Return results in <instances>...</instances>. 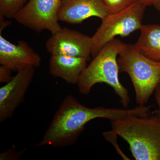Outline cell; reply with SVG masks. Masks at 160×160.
<instances>
[{"label":"cell","mask_w":160,"mask_h":160,"mask_svg":"<svg viewBox=\"0 0 160 160\" xmlns=\"http://www.w3.org/2000/svg\"><path fill=\"white\" fill-rule=\"evenodd\" d=\"M141 34L135 46L150 59L160 62V25H142Z\"/></svg>","instance_id":"cell-12"},{"label":"cell","mask_w":160,"mask_h":160,"mask_svg":"<svg viewBox=\"0 0 160 160\" xmlns=\"http://www.w3.org/2000/svg\"><path fill=\"white\" fill-rule=\"evenodd\" d=\"M11 22H10L9 21H5L4 22L2 19H1V28H0V32H2L4 28L6 26H8V25H9V24Z\"/></svg>","instance_id":"cell-19"},{"label":"cell","mask_w":160,"mask_h":160,"mask_svg":"<svg viewBox=\"0 0 160 160\" xmlns=\"http://www.w3.org/2000/svg\"><path fill=\"white\" fill-rule=\"evenodd\" d=\"M12 70L4 65L0 66V82L7 83L11 80L13 77L12 76Z\"/></svg>","instance_id":"cell-16"},{"label":"cell","mask_w":160,"mask_h":160,"mask_svg":"<svg viewBox=\"0 0 160 160\" xmlns=\"http://www.w3.org/2000/svg\"><path fill=\"white\" fill-rule=\"evenodd\" d=\"M107 14L102 0H62L58 17L59 21L77 24L92 17L102 20Z\"/></svg>","instance_id":"cell-10"},{"label":"cell","mask_w":160,"mask_h":160,"mask_svg":"<svg viewBox=\"0 0 160 160\" xmlns=\"http://www.w3.org/2000/svg\"><path fill=\"white\" fill-rule=\"evenodd\" d=\"M147 7L152 6L157 10L160 12V0H140Z\"/></svg>","instance_id":"cell-17"},{"label":"cell","mask_w":160,"mask_h":160,"mask_svg":"<svg viewBox=\"0 0 160 160\" xmlns=\"http://www.w3.org/2000/svg\"><path fill=\"white\" fill-rule=\"evenodd\" d=\"M113 131L128 143L136 160H160V118L130 115L111 121Z\"/></svg>","instance_id":"cell-3"},{"label":"cell","mask_w":160,"mask_h":160,"mask_svg":"<svg viewBox=\"0 0 160 160\" xmlns=\"http://www.w3.org/2000/svg\"><path fill=\"white\" fill-rule=\"evenodd\" d=\"M88 60L85 58L63 55H51L49 63L50 74L66 83L78 85L80 77L86 68Z\"/></svg>","instance_id":"cell-11"},{"label":"cell","mask_w":160,"mask_h":160,"mask_svg":"<svg viewBox=\"0 0 160 160\" xmlns=\"http://www.w3.org/2000/svg\"><path fill=\"white\" fill-rule=\"evenodd\" d=\"M0 33V64L12 71L18 72L32 67L38 68L42 58L29 44L24 41L18 44L10 42Z\"/></svg>","instance_id":"cell-9"},{"label":"cell","mask_w":160,"mask_h":160,"mask_svg":"<svg viewBox=\"0 0 160 160\" xmlns=\"http://www.w3.org/2000/svg\"><path fill=\"white\" fill-rule=\"evenodd\" d=\"M36 68L30 67L18 72L0 88V122L11 118L24 102L25 95L34 77Z\"/></svg>","instance_id":"cell-7"},{"label":"cell","mask_w":160,"mask_h":160,"mask_svg":"<svg viewBox=\"0 0 160 160\" xmlns=\"http://www.w3.org/2000/svg\"><path fill=\"white\" fill-rule=\"evenodd\" d=\"M125 43L116 38L103 46L80 77L78 84L81 94H89L93 86L98 83H105L111 86L127 108L130 102L127 89L120 82L118 58Z\"/></svg>","instance_id":"cell-2"},{"label":"cell","mask_w":160,"mask_h":160,"mask_svg":"<svg viewBox=\"0 0 160 160\" xmlns=\"http://www.w3.org/2000/svg\"><path fill=\"white\" fill-rule=\"evenodd\" d=\"M151 107L138 106L131 109L102 106L89 108L81 104L73 96L68 95L62 101L42 138L35 146L63 148L72 146L84 130L85 126L92 120L100 118L113 121L130 115L145 117Z\"/></svg>","instance_id":"cell-1"},{"label":"cell","mask_w":160,"mask_h":160,"mask_svg":"<svg viewBox=\"0 0 160 160\" xmlns=\"http://www.w3.org/2000/svg\"><path fill=\"white\" fill-rule=\"evenodd\" d=\"M29 0H0V17L14 19Z\"/></svg>","instance_id":"cell-13"},{"label":"cell","mask_w":160,"mask_h":160,"mask_svg":"<svg viewBox=\"0 0 160 160\" xmlns=\"http://www.w3.org/2000/svg\"><path fill=\"white\" fill-rule=\"evenodd\" d=\"M51 55H63L90 59L91 37L67 28L52 34L46 43Z\"/></svg>","instance_id":"cell-8"},{"label":"cell","mask_w":160,"mask_h":160,"mask_svg":"<svg viewBox=\"0 0 160 160\" xmlns=\"http://www.w3.org/2000/svg\"><path fill=\"white\" fill-rule=\"evenodd\" d=\"M16 147L12 145L10 149L0 154L1 160H17L19 159L25 152V149L22 151H15Z\"/></svg>","instance_id":"cell-15"},{"label":"cell","mask_w":160,"mask_h":160,"mask_svg":"<svg viewBox=\"0 0 160 160\" xmlns=\"http://www.w3.org/2000/svg\"><path fill=\"white\" fill-rule=\"evenodd\" d=\"M61 5L62 0H29L14 19L37 32L46 30L54 34L62 29L58 17Z\"/></svg>","instance_id":"cell-6"},{"label":"cell","mask_w":160,"mask_h":160,"mask_svg":"<svg viewBox=\"0 0 160 160\" xmlns=\"http://www.w3.org/2000/svg\"><path fill=\"white\" fill-rule=\"evenodd\" d=\"M155 98L159 107L158 116L160 118V82L155 89Z\"/></svg>","instance_id":"cell-18"},{"label":"cell","mask_w":160,"mask_h":160,"mask_svg":"<svg viewBox=\"0 0 160 160\" xmlns=\"http://www.w3.org/2000/svg\"><path fill=\"white\" fill-rule=\"evenodd\" d=\"M119 71L129 75L138 106H145L160 82V62L145 56L134 45L125 43L118 58Z\"/></svg>","instance_id":"cell-4"},{"label":"cell","mask_w":160,"mask_h":160,"mask_svg":"<svg viewBox=\"0 0 160 160\" xmlns=\"http://www.w3.org/2000/svg\"><path fill=\"white\" fill-rule=\"evenodd\" d=\"M108 14H114L126 9L139 0H102Z\"/></svg>","instance_id":"cell-14"},{"label":"cell","mask_w":160,"mask_h":160,"mask_svg":"<svg viewBox=\"0 0 160 160\" xmlns=\"http://www.w3.org/2000/svg\"><path fill=\"white\" fill-rule=\"evenodd\" d=\"M146 8L139 0L119 12L107 14L91 37L92 57L93 58L103 46L116 37H126L133 32L140 30Z\"/></svg>","instance_id":"cell-5"}]
</instances>
